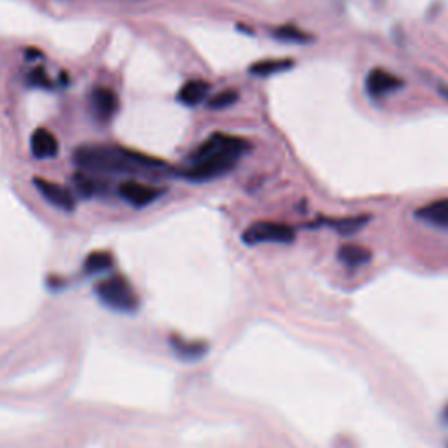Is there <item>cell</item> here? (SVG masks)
<instances>
[{"instance_id":"cell-1","label":"cell","mask_w":448,"mask_h":448,"mask_svg":"<svg viewBox=\"0 0 448 448\" xmlns=\"http://www.w3.org/2000/svg\"><path fill=\"white\" fill-rule=\"evenodd\" d=\"M77 167L92 174L141 175L165 170V161L119 146H82L74 153Z\"/></svg>"},{"instance_id":"cell-2","label":"cell","mask_w":448,"mask_h":448,"mask_svg":"<svg viewBox=\"0 0 448 448\" xmlns=\"http://www.w3.org/2000/svg\"><path fill=\"white\" fill-rule=\"evenodd\" d=\"M249 149V142L242 137L224 133L212 135L191 154V165L184 170V177L195 182H207L223 177L235 168L240 158Z\"/></svg>"},{"instance_id":"cell-3","label":"cell","mask_w":448,"mask_h":448,"mask_svg":"<svg viewBox=\"0 0 448 448\" xmlns=\"http://www.w3.org/2000/svg\"><path fill=\"white\" fill-rule=\"evenodd\" d=\"M95 295L105 307L111 310L123 312V314H133L138 308V296L133 285L121 273L109 275L107 278L100 280L95 285Z\"/></svg>"},{"instance_id":"cell-4","label":"cell","mask_w":448,"mask_h":448,"mask_svg":"<svg viewBox=\"0 0 448 448\" xmlns=\"http://www.w3.org/2000/svg\"><path fill=\"white\" fill-rule=\"evenodd\" d=\"M296 233L289 224L273 223V221H259L244 231L242 240L247 246L259 244H291L295 242Z\"/></svg>"},{"instance_id":"cell-5","label":"cell","mask_w":448,"mask_h":448,"mask_svg":"<svg viewBox=\"0 0 448 448\" xmlns=\"http://www.w3.org/2000/svg\"><path fill=\"white\" fill-rule=\"evenodd\" d=\"M405 86V81L386 69H371L366 75V92L373 99H383Z\"/></svg>"},{"instance_id":"cell-6","label":"cell","mask_w":448,"mask_h":448,"mask_svg":"<svg viewBox=\"0 0 448 448\" xmlns=\"http://www.w3.org/2000/svg\"><path fill=\"white\" fill-rule=\"evenodd\" d=\"M33 186H35V190L43 195L44 200H46L48 203H51L53 207H56V209L67 210V212L75 209L74 195L70 193L67 187L53 182V180L43 179V177H35V179H33Z\"/></svg>"},{"instance_id":"cell-7","label":"cell","mask_w":448,"mask_h":448,"mask_svg":"<svg viewBox=\"0 0 448 448\" xmlns=\"http://www.w3.org/2000/svg\"><path fill=\"white\" fill-rule=\"evenodd\" d=\"M163 193L165 190L148 186V184L137 182V180H126V182H123L121 186H119V195H121V198L126 200V202L133 207H148L153 202H156Z\"/></svg>"},{"instance_id":"cell-8","label":"cell","mask_w":448,"mask_h":448,"mask_svg":"<svg viewBox=\"0 0 448 448\" xmlns=\"http://www.w3.org/2000/svg\"><path fill=\"white\" fill-rule=\"evenodd\" d=\"M89 100H92L93 116L102 123L111 121L119 109V99L116 92L111 88H105V86H99V88L93 89Z\"/></svg>"},{"instance_id":"cell-9","label":"cell","mask_w":448,"mask_h":448,"mask_svg":"<svg viewBox=\"0 0 448 448\" xmlns=\"http://www.w3.org/2000/svg\"><path fill=\"white\" fill-rule=\"evenodd\" d=\"M415 217L422 223H427L436 228L448 229V198H439L420 207L415 212Z\"/></svg>"},{"instance_id":"cell-10","label":"cell","mask_w":448,"mask_h":448,"mask_svg":"<svg viewBox=\"0 0 448 448\" xmlns=\"http://www.w3.org/2000/svg\"><path fill=\"white\" fill-rule=\"evenodd\" d=\"M30 148L32 154L39 160H48V158H55L58 154V141L55 135L46 128H37L30 138Z\"/></svg>"},{"instance_id":"cell-11","label":"cell","mask_w":448,"mask_h":448,"mask_svg":"<svg viewBox=\"0 0 448 448\" xmlns=\"http://www.w3.org/2000/svg\"><path fill=\"white\" fill-rule=\"evenodd\" d=\"M210 93V84L207 81H200V79H195V81H187L182 88L179 89V99L180 104L187 105V107H197V105L203 104V100L209 99Z\"/></svg>"},{"instance_id":"cell-12","label":"cell","mask_w":448,"mask_h":448,"mask_svg":"<svg viewBox=\"0 0 448 448\" xmlns=\"http://www.w3.org/2000/svg\"><path fill=\"white\" fill-rule=\"evenodd\" d=\"M170 345L174 349V352L179 356V359L184 361H198L207 354L205 342H191L184 340L180 337H172Z\"/></svg>"},{"instance_id":"cell-13","label":"cell","mask_w":448,"mask_h":448,"mask_svg":"<svg viewBox=\"0 0 448 448\" xmlns=\"http://www.w3.org/2000/svg\"><path fill=\"white\" fill-rule=\"evenodd\" d=\"M338 259L350 268H356V266H363L371 261V251L363 246L349 244V246H342L338 249Z\"/></svg>"},{"instance_id":"cell-14","label":"cell","mask_w":448,"mask_h":448,"mask_svg":"<svg viewBox=\"0 0 448 448\" xmlns=\"http://www.w3.org/2000/svg\"><path fill=\"white\" fill-rule=\"evenodd\" d=\"M112 266H114V258H112V254L104 251L92 252L84 259V272L88 275L107 273L109 270H112Z\"/></svg>"},{"instance_id":"cell-15","label":"cell","mask_w":448,"mask_h":448,"mask_svg":"<svg viewBox=\"0 0 448 448\" xmlns=\"http://www.w3.org/2000/svg\"><path fill=\"white\" fill-rule=\"evenodd\" d=\"M293 65H295L293 60H261V62L251 65L249 72L252 75H261V77H266V75L285 72V70L291 69Z\"/></svg>"},{"instance_id":"cell-16","label":"cell","mask_w":448,"mask_h":448,"mask_svg":"<svg viewBox=\"0 0 448 448\" xmlns=\"http://www.w3.org/2000/svg\"><path fill=\"white\" fill-rule=\"evenodd\" d=\"M368 219H370L368 216H357V217H349V219L327 221V224H329L331 228L337 229V231L344 233V235H354V233L359 231V229L368 223Z\"/></svg>"},{"instance_id":"cell-17","label":"cell","mask_w":448,"mask_h":448,"mask_svg":"<svg viewBox=\"0 0 448 448\" xmlns=\"http://www.w3.org/2000/svg\"><path fill=\"white\" fill-rule=\"evenodd\" d=\"M273 37L278 40H284V43H298V44H303V43H307V40H310V35H308V33H305L303 30L298 28V26H293V25L278 26V28L273 32Z\"/></svg>"},{"instance_id":"cell-18","label":"cell","mask_w":448,"mask_h":448,"mask_svg":"<svg viewBox=\"0 0 448 448\" xmlns=\"http://www.w3.org/2000/svg\"><path fill=\"white\" fill-rule=\"evenodd\" d=\"M236 100H239V93L235 89H224V92L217 93L216 97L209 99L207 105H209V109H214V111H221V109L231 107L233 104H236Z\"/></svg>"},{"instance_id":"cell-19","label":"cell","mask_w":448,"mask_h":448,"mask_svg":"<svg viewBox=\"0 0 448 448\" xmlns=\"http://www.w3.org/2000/svg\"><path fill=\"white\" fill-rule=\"evenodd\" d=\"M28 82L32 86H40V88H50L51 86V81L48 79V75L44 74L43 69L33 70V72L28 75Z\"/></svg>"},{"instance_id":"cell-20","label":"cell","mask_w":448,"mask_h":448,"mask_svg":"<svg viewBox=\"0 0 448 448\" xmlns=\"http://www.w3.org/2000/svg\"><path fill=\"white\" fill-rule=\"evenodd\" d=\"M439 93L445 97V100H448V86H443V88H439Z\"/></svg>"},{"instance_id":"cell-21","label":"cell","mask_w":448,"mask_h":448,"mask_svg":"<svg viewBox=\"0 0 448 448\" xmlns=\"http://www.w3.org/2000/svg\"><path fill=\"white\" fill-rule=\"evenodd\" d=\"M443 420L448 424V405L445 406V410H443Z\"/></svg>"}]
</instances>
